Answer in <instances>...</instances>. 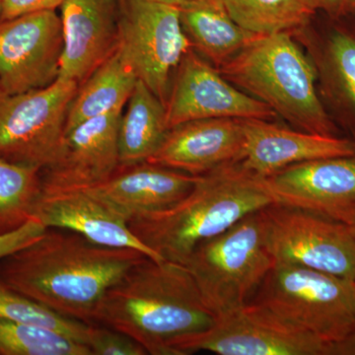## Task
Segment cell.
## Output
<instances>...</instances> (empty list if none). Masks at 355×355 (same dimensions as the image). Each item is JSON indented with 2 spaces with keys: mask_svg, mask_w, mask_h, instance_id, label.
<instances>
[{
  "mask_svg": "<svg viewBox=\"0 0 355 355\" xmlns=\"http://www.w3.org/2000/svg\"><path fill=\"white\" fill-rule=\"evenodd\" d=\"M146 257L46 228L31 244L0 259V282L60 316L93 324L110 287Z\"/></svg>",
  "mask_w": 355,
  "mask_h": 355,
  "instance_id": "cell-1",
  "label": "cell"
},
{
  "mask_svg": "<svg viewBox=\"0 0 355 355\" xmlns=\"http://www.w3.org/2000/svg\"><path fill=\"white\" fill-rule=\"evenodd\" d=\"M216 321L186 266L146 257L110 287L93 324L125 334L148 354L177 355L180 340Z\"/></svg>",
  "mask_w": 355,
  "mask_h": 355,
  "instance_id": "cell-2",
  "label": "cell"
},
{
  "mask_svg": "<svg viewBox=\"0 0 355 355\" xmlns=\"http://www.w3.org/2000/svg\"><path fill=\"white\" fill-rule=\"evenodd\" d=\"M272 203L263 179L232 163L197 176L183 200L135 217L128 225L159 258L184 265L200 243Z\"/></svg>",
  "mask_w": 355,
  "mask_h": 355,
  "instance_id": "cell-3",
  "label": "cell"
},
{
  "mask_svg": "<svg viewBox=\"0 0 355 355\" xmlns=\"http://www.w3.org/2000/svg\"><path fill=\"white\" fill-rule=\"evenodd\" d=\"M219 70L298 130L338 135L318 93L317 69L289 33L257 37Z\"/></svg>",
  "mask_w": 355,
  "mask_h": 355,
  "instance_id": "cell-4",
  "label": "cell"
},
{
  "mask_svg": "<svg viewBox=\"0 0 355 355\" xmlns=\"http://www.w3.org/2000/svg\"><path fill=\"white\" fill-rule=\"evenodd\" d=\"M184 265L216 317L246 305L275 266L266 245L261 209L200 243Z\"/></svg>",
  "mask_w": 355,
  "mask_h": 355,
  "instance_id": "cell-5",
  "label": "cell"
},
{
  "mask_svg": "<svg viewBox=\"0 0 355 355\" xmlns=\"http://www.w3.org/2000/svg\"><path fill=\"white\" fill-rule=\"evenodd\" d=\"M250 302L329 345L343 340L355 324L352 282L301 266L275 263Z\"/></svg>",
  "mask_w": 355,
  "mask_h": 355,
  "instance_id": "cell-6",
  "label": "cell"
},
{
  "mask_svg": "<svg viewBox=\"0 0 355 355\" xmlns=\"http://www.w3.org/2000/svg\"><path fill=\"white\" fill-rule=\"evenodd\" d=\"M76 81L58 77L41 89L9 94L0 88V158L44 169L64 137Z\"/></svg>",
  "mask_w": 355,
  "mask_h": 355,
  "instance_id": "cell-7",
  "label": "cell"
},
{
  "mask_svg": "<svg viewBox=\"0 0 355 355\" xmlns=\"http://www.w3.org/2000/svg\"><path fill=\"white\" fill-rule=\"evenodd\" d=\"M261 212L275 265L301 266L354 282L355 236L347 225L279 203Z\"/></svg>",
  "mask_w": 355,
  "mask_h": 355,
  "instance_id": "cell-8",
  "label": "cell"
},
{
  "mask_svg": "<svg viewBox=\"0 0 355 355\" xmlns=\"http://www.w3.org/2000/svg\"><path fill=\"white\" fill-rule=\"evenodd\" d=\"M120 48L139 80L164 105L173 73L193 49L179 7L150 0H121Z\"/></svg>",
  "mask_w": 355,
  "mask_h": 355,
  "instance_id": "cell-9",
  "label": "cell"
},
{
  "mask_svg": "<svg viewBox=\"0 0 355 355\" xmlns=\"http://www.w3.org/2000/svg\"><path fill=\"white\" fill-rule=\"evenodd\" d=\"M175 349L177 355H329V343L268 308L249 302L216 317L209 330L180 340Z\"/></svg>",
  "mask_w": 355,
  "mask_h": 355,
  "instance_id": "cell-10",
  "label": "cell"
},
{
  "mask_svg": "<svg viewBox=\"0 0 355 355\" xmlns=\"http://www.w3.org/2000/svg\"><path fill=\"white\" fill-rule=\"evenodd\" d=\"M165 103L168 130L205 119L272 121L277 114L238 88L191 49L182 58Z\"/></svg>",
  "mask_w": 355,
  "mask_h": 355,
  "instance_id": "cell-11",
  "label": "cell"
},
{
  "mask_svg": "<svg viewBox=\"0 0 355 355\" xmlns=\"http://www.w3.org/2000/svg\"><path fill=\"white\" fill-rule=\"evenodd\" d=\"M64 36L55 10L0 21V88L9 94L41 89L60 76Z\"/></svg>",
  "mask_w": 355,
  "mask_h": 355,
  "instance_id": "cell-12",
  "label": "cell"
},
{
  "mask_svg": "<svg viewBox=\"0 0 355 355\" xmlns=\"http://www.w3.org/2000/svg\"><path fill=\"white\" fill-rule=\"evenodd\" d=\"M261 179L275 203L345 224L355 216V153L299 163Z\"/></svg>",
  "mask_w": 355,
  "mask_h": 355,
  "instance_id": "cell-13",
  "label": "cell"
},
{
  "mask_svg": "<svg viewBox=\"0 0 355 355\" xmlns=\"http://www.w3.org/2000/svg\"><path fill=\"white\" fill-rule=\"evenodd\" d=\"M123 110L91 119L65 133L55 157L41 170L43 191L83 189L120 168L119 125Z\"/></svg>",
  "mask_w": 355,
  "mask_h": 355,
  "instance_id": "cell-14",
  "label": "cell"
},
{
  "mask_svg": "<svg viewBox=\"0 0 355 355\" xmlns=\"http://www.w3.org/2000/svg\"><path fill=\"white\" fill-rule=\"evenodd\" d=\"M60 78L81 84L120 46L121 0H65Z\"/></svg>",
  "mask_w": 355,
  "mask_h": 355,
  "instance_id": "cell-15",
  "label": "cell"
},
{
  "mask_svg": "<svg viewBox=\"0 0 355 355\" xmlns=\"http://www.w3.org/2000/svg\"><path fill=\"white\" fill-rule=\"evenodd\" d=\"M243 120L205 119L170 128L147 160L193 176L238 163L244 153Z\"/></svg>",
  "mask_w": 355,
  "mask_h": 355,
  "instance_id": "cell-16",
  "label": "cell"
},
{
  "mask_svg": "<svg viewBox=\"0 0 355 355\" xmlns=\"http://www.w3.org/2000/svg\"><path fill=\"white\" fill-rule=\"evenodd\" d=\"M244 153L240 164L265 178L289 166L316 159L352 155L355 140L291 130L270 121L243 120Z\"/></svg>",
  "mask_w": 355,
  "mask_h": 355,
  "instance_id": "cell-17",
  "label": "cell"
},
{
  "mask_svg": "<svg viewBox=\"0 0 355 355\" xmlns=\"http://www.w3.org/2000/svg\"><path fill=\"white\" fill-rule=\"evenodd\" d=\"M35 219L46 228L65 229L102 246L130 248L162 261L133 234L125 217L83 189L43 191Z\"/></svg>",
  "mask_w": 355,
  "mask_h": 355,
  "instance_id": "cell-18",
  "label": "cell"
},
{
  "mask_svg": "<svg viewBox=\"0 0 355 355\" xmlns=\"http://www.w3.org/2000/svg\"><path fill=\"white\" fill-rule=\"evenodd\" d=\"M197 176L146 162L119 168L108 179L83 188L128 221L167 209L191 191Z\"/></svg>",
  "mask_w": 355,
  "mask_h": 355,
  "instance_id": "cell-19",
  "label": "cell"
},
{
  "mask_svg": "<svg viewBox=\"0 0 355 355\" xmlns=\"http://www.w3.org/2000/svg\"><path fill=\"white\" fill-rule=\"evenodd\" d=\"M178 7L191 48L216 69L258 37L235 22L223 0H189Z\"/></svg>",
  "mask_w": 355,
  "mask_h": 355,
  "instance_id": "cell-20",
  "label": "cell"
},
{
  "mask_svg": "<svg viewBox=\"0 0 355 355\" xmlns=\"http://www.w3.org/2000/svg\"><path fill=\"white\" fill-rule=\"evenodd\" d=\"M137 80L119 46L111 57L79 84L70 104L64 135L84 121L125 109Z\"/></svg>",
  "mask_w": 355,
  "mask_h": 355,
  "instance_id": "cell-21",
  "label": "cell"
},
{
  "mask_svg": "<svg viewBox=\"0 0 355 355\" xmlns=\"http://www.w3.org/2000/svg\"><path fill=\"white\" fill-rule=\"evenodd\" d=\"M165 105L146 84L137 80L119 125L120 166L146 162L168 132Z\"/></svg>",
  "mask_w": 355,
  "mask_h": 355,
  "instance_id": "cell-22",
  "label": "cell"
},
{
  "mask_svg": "<svg viewBox=\"0 0 355 355\" xmlns=\"http://www.w3.org/2000/svg\"><path fill=\"white\" fill-rule=\"evenodd\" d=\"M231 17L257 36L289 33L305 27L319 9V0H223Z\"/></svg>",
  "mask_w": 355,
  "mask_h": 355,
  "instance_id": "cell-23",
  "label": "cell"
},
{
  "mask_svg": "<svg viewBox=\"0 0 355 355\" xmlns=\"http://www.w3.org/2000/svg\"><path fill=\"white\" fill-rule=\"evenodd\" d=\"M320 73L329 99L355 127V32L331 30L322 46Z\"/></svg>",
  "mask_w": 355,
  "mask_h": 355,
  "instance_id": "cell-24",
  "label": "cell"
},
{
  "mask_svg": "<svg viewBox=\"0 0 355 355\" xmlns=\"http://www.w3.org/2000/svg\"><path fill=\"white\" fill-rule=\"evenodd\" d=\"M42 193L41 169L0 158V235L35 219Z\"/></svg>",
  "mask_w": 355,
  "mask_h": 355,
  "instance_id": "cell-25",
  "label": "cell"
},
{
  "mask_svg": "<svg viewBox=\"0 0 355 355\" xmlns=\"http://www.w3.org/2000/svg\"><path fill=\"white\" fill-rule=\"evenodd\" d=\"M0 355H92L87 345L37 324L0 318Z\"/></svg>",
  "mask_w": 355,
  "mask_h": 355,
  "instance_id": "cell-26",
  "label": "cell"
},
{
  "mask_svg": "<svg viewBox=\"0 0 355 355\" xmlns=\"http://www.w3.org/2000/svg\"><path fill=\"white\" fill-rule=\"evenodd\" d=\"M0 318L57 331L86 345L88 324L60 316L0 282Z\"/></svg>",
  "mask_w": 355,
  "mask_h": 355,
  "instance_id": "cell-27",
  "label": "cell"
},
{
  "mask_svg": "<svg viewBox=\"0 0 355 355\" xmlns=\"http://www.w3.org/2000/svg\"><path fill=\"white\" fill-rule=\"evenodd\" d=\"M86 345L92 355H147L137 340L101 324H89Z\"/></svg>",
  "mask_w": 355,
  "mask_h": 355,
  "instance_id": "cell-28",
  "label": "cell"
},
{
  "mask_svg": "<svg viewBox=\"0 0 355 355\" xmlns=\"http://www.w3.org/2000/svg\"><path fill=\"white\" fill-rule=\"evenodd\" d=\"M46 229L41 222L32 219L17 230L0 235V259L31 244L43 234Z\"/></svg>",
  "mask_w": 355,
  "mask_h": 355,
  "instance_id": "cell-29",
  "label": "cell"
},
{
  "mask_svg": "<svg viewBox=\"0 0 355 355\" xmlns=\"http://www.w3.org/2000/svg\"><path fill=\"white\" fill-rule=\"evenodd\" d=\"M64 2L65 0H0V21L40 11H55Z\"/></svg>",
  "mask_w": 355,
  "mask_h": 355,
  "instance_id": "cell-30",
  "label": "cell"
},
{
  "mask_svg": "<svg viewBox=\"0 0 355 355\" xmlns=\"http://www.w3.org/2000/svg\"><path fill=\"white\" fill-rule=\"evenodd\" d=\"M319 9L334 20H338L355 10V0H319Z\"/></svg>",
  "mask_w": 355,
  "mask_h": 355,
  "instance_id": "cell-31",
  "label": "cell"
},
{
  "mask_svg": "<svg viewBox=\"0 0 355 355\" xmlns=\"http://www.w3.org/2000/svg\"><path fill=\"white\" fill-rule=\"evenodd\" d=\"M329 355H355V324L343 340L329 345Z\"/></svg>",
  "mask_w": 355,
  "mask_h": 355,
  "instance_id": "cell-32",
  "label": "cell"
},
{
  "mask_svg": "<svg viewBox=\"0 0 355 355\" xmlns=\"http://www.w3.org/2000/svg\"><path fill=\"white\" fill-rule=\"evenodd\" d=\"M150 1L161 2V3L171 4V6H179L180 4L189 1V0H150Z\"/></svg>",
  "mask_w": 355,
  "mask_h": 355,
  "instance_id": "cell-33",
  "label": "cell"
},
{
  "mask_svg": "<svg viewBox=\"0 0 355 355\" xmlns=\"http://www.w3.org/2000/svg\"><path fill=\"white\" fill-rule=\"evenodd\" d=\"M345 225H347V227L349 228L350 232L355 236V216L352 217V220H350L349 223L345 224Z\"/></svg>",
  "mask_w": 355,
  "mask_h": 355,
  "instance_id": "cell-34",
  "label": "cell"
},
{
  "mask_svg": "<svg viewBox=\"0 0 355 355\" xmlns=\"http://www.w3.org/2000/svg\"><path fill=\"white\" fill-rule=\"evenodd\" d=\"M352 294H354V305H355V277H354V282H352Z\"/></svg>",
  "mask_w": 355,
  "mask_h": 355,
  "instance_id": "cell-35",
  "label": "cell"
}]
</instances>
